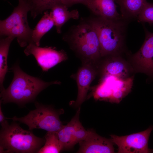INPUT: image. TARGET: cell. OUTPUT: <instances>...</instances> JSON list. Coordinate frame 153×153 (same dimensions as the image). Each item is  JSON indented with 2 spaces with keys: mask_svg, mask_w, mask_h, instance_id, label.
<instances>
[{
  "mask_svg": "<svg viewBox=\"0 0 153 153\" xmlns=\"http://www.w3.org/2000/svg\"><path fill=\"white\" fill-rule=\"evenodd\" d=\"M87 0H61L62 3L68 7L77 4H81L85 6Z\"/></svg>",
  "mask_w": 153,
  "mask_h": 153,
  "instance_id": "obj_24",
  "label": "cell"
},
{
  "mask_svg": "<svg viewBox=\"0 0 153 153\" xmlns=\"http://www.w3.org/2000/svg\"><path fill=\"white\" fill-rule=\"evenodd\" d=\"M10 69L14 73L13 80L8 88L1 91L0 101L4 104L12 102L24 106L34 101L38 94L49 86L61 83L58 81L46 82L30 76L21 69L18 63Z\"/></svg>",
  "mask_w": 153,
  "mask_h": 153,
  "instance_id": "obj_1",
  "label": "cell"
},
{
  "mask_svg": "<svg viewBox=\"0 0 153 153\" xmlns=\"http://www.w3.org/2000/svg\"><path fill=\"white\" fill-rule=\"evenodd\" d=\"M1 101H0V123L2 127L6 125L8 123L7 120V118L5 116L2 112L1 106Z\"/></svg>",
  "mask_w": 153,
  "mask_h": 153,
  "instance_id": "obj_25",
  "label": "cell"
},
{
  "mask_svg": "<svg viewBox=\"0 0 153 153\" xmlns=\"http://www.w3.org/2000/svg\"><path fill=\"white\" fill-rule=\"evenodd\" d=\"M45 143L37 153H58L63 150L57 132L47 131Z\"/></svg>",
  "mask_w": 153,
  "mask_h": 153,
  "instance_id": "obj_20",
  "label": "cell"
},
{
  "mask_svg": "<svg viewBox=\"0 0 153 153\" xmlns=\"http://www.w3.org/2000/svg\"><path fill=\"white\" fill-rule=\"evenodd\" d=\"M133 59L141 71L153 76V33L145 30L144 42Z\"/></svg>",
  "mask_w": 153,
  "mask_h": 153,
  "instance_id": "obj_12",
  "label": "cell"
},
{
  "mask_svg": "<svg viewBox=\"0 0 153 153\" xmlns=\"http://www.w3.org/2000/svg\"><path fill=\"white\" fill-rule=\"evenodd\" d=\"M63 39L83 63L96 66L101 58L99 41L97 33L86 20H82L72 26L63 37Z\"/></svg>",
  "mask_w": 153,
  "mask_h": 153,
  "instance_id": "obj_2",
  "label": "cell"
},
{
  "mask_svg": "<svg viewBox=\"0 0 153 153\" xmlns=\"http://www.w3.org/2000/svg\"><path fill=\"white\" fill-rule=\"evenodd\" d=\"M26 1L33 19L44 11L51 9L56 5L62 3L61 0H26Z\"/></svg>",
  "mask_w": 153,
  "mask_h": 153,
  "instance_id": "obj_19",
  "label": "cell"
},
{
  "mask_svg": "<svg viewBox=\"0 0 153 153\" xmlns=\"http://www.w3.org/2000/svg\"><path fill=\"white\" fill-rule=\"evenodd\" d=\"M15 38L7 36L2 38L0 41V85L1 91L5 88L3 86L5 76L8 72L7 59L9 47Z\"/></svg>",
  "mask_w": 153,
  "mask_h": 153,
  "instance_id": "obj_18",
  "label": "cell"
},
{
  "mask_svg": "<svg viewBox=\"0 0 153 153\" xmlns=\"http://www.w3.org/2000/svg\"><path fill=\"white\" fill-rule=\"evenodd\" d=\"M104 76L101 84L96 89L97 99L118 103L131 92L133 77L123 78L112 75Z\"/></svg>",
  "mask_w": 153,
  "mask_h": 153,
  "instance_id": "obj_7",
  "label": "cell"
},
{
  "mask_svg": "<svg viewBox=\"0 0 153 153\" xmlns=\"http://www.w3.org/2000/svg\"><path fill=\"white\" fill-rule=\"evenodd\" d=\"M120 7L121 16L129 21L137 18L146 0H116Z\"/></svg>",
  "mask_w": 153,
  "mask_h": 153,
  "instance_id": "obj_16",
  "label": "cell"
},
{
  "mask_svg": "<svg viewBox=\"0 0 153 153\" xmlns=\"http://www.w3.org/2000/svg\"><path fill=\"white\" fill-rule=\"evenodd\" d=\"M107 62L104 66V76L112 75L121 78H126L128 71L124 63L122 61L113 60Z\"/></svg>",
  "mask_w": 153,
  "mask_h": 153,
  "instance_id": "obj_21",
  "label": "cell"
},
{
  "mask_svg": "<svg viewBox=\"0 0 153 153\" xmlns=\"http://www.w3.org/2000/svg\"><path fill=\"white\" fill-rule=\"evenodd\" d=\"M54 26V21L47 11L33 29L32 39L33 42L37 46L40 45V40L42 37Z\"/></svg>",
  "mask_w": 153,
  "mask_h": 153,
  "instance_id": "obj_17",
  "label": "cell"
},
{
  "mask_svg": "<svg viewBox=\"0 0 153 153\" xmlns=\"http://www.w3.org/2000/svg\"><path fill=\"white\" fill-rule=\"evenodd\" d=\"M27 56L33 55L37 64L44 72H46L58 63L68 58L65 52L63 50H57L52 47H41L34 43H29L24 50Z\"/></svg>",
  "mask_w": 153,
  "mask_h": 153,
  "instance_id": "obj_9",
  "label": "cell"
},
{
  "mask_svg": "<svg viewBox=\"0 0 153 153\" xmlns=\"http://www.w3.org/2000/svg\"><path fill=\"white\" fill-rule=\"evenodd\" d=\"M24 0V1H26V0Z\"/></svg>",
  "mask_w": 153,
  "mask_h": 153,
  "instance_id": "obj_26",
  "label": "cell"
},
{
  "mask_svg": "<svg viewBox=\"0 0 153 153\" xmlns=\"http://www.w3.org/2000/svg\"><path fill=\"white\" fill-rule=\"evenodd\" d=\"M97 73L96 66L91 63H83L78 70L76 76L78 86L76 107L80 106L85 100L90 85Z\"/></svg>",
  "mask_w": 153,
  "mask_h": 153,
  "instance_id": "obj_11",
  "label": "cell"
},
{
  "mask_svg": "<svg viewBox=\"0 0 153 153\" xmlns=\"http://www.w3.org/2000/svg\"><path fill=\"white\" fill-rule=\"evenodd\" d=\"M36 109L30 111L26 115L18 118H7L13 121H18L27 125L29 130L41 129L47 131H58L63 125L60 119V115L63 113L62 109L56 110L51 106L35 102Z\"/></svg>",
  "mask_w": 153,
  "mask_h": 153,
  "instance_id": "obj_6",
  "label": "cell"
},
{
  "mask_svg": "<svg viewBox=\"0 0 153 153\" xmlns=\"http://www.w3.org/2000/svg\"><path fill=\"white\" fill-rule=\"evenodd\" d=\"M153 129L151 126L144 131L128 135L119 136L111 135L110 139L118 146V153H153V150L148 146Z\"/></svg>",
  "mask_w": 153,
  "mask_h": 153,
  "instance_id": "obj_8",
  "label": "cell"
},
{
  "mask_svg": "<svg viewBox=\"0 0 153 153\" xmlns=\"http://www.w3.org/2000/svg\"><path fill=\"white\" fill-rule=\"evenodd\" d=\"M115 0H87L85 5L94 15L105 18L117 20L121 18L118 12Z\"/></svg>",
  "mask_w": 153,
  "mask_h": 153,
  "instance_id": "obj_13",
  "label": "cell"
},
{
  "mask_svg": "<svg viewBox=\"0 0 153 153\" xmlns=\"http://www.w3.org/2000/svg\"><path fill=\"white\" fill-rule=\"evenodd\" d=\"M87 20L97 34L101 58L112 56L121 50L126 36L129 21L122 18L111 20L95 15Z\"/></svg>",
  "mask_w": 153,
  "mask_h": 153,
  "instance_id": "obj_3",
  "label": "cell"
},
{
  "mask_svg": "<svg viewBox=\"0 0 153 153\" xmlns=\"http://www.w3.org/2000/svg\"><path fill=\"white\" fill-rule=\"evenodd\" d=\"M84 140L80 141L77 153H112L114 152V143L110 139L102 137L92 130Z\"/></svg>",
  "mask_w": 153,
  "mask_h": 153,
  "instance_id": "obj_10",
  "label": "cell"
},
{
  "mask_svg": "<svg viewBox=\"0 0 153 153\" xmlns=\"http://www.w3.org/2000/svg\"><path fill=\"white\" fill-rule=\"evenodd\" d=\"M31 131L23 129L14 121L2 126L0 153H37L44 144L45 139L36 136Z\"/></svg>",
  "mask_w": 153,
  "mask_h": 153,
  "instance_id": "obj_4",
  "label": "cell"
},
{
  "mask_svg": "<svg viewBox=\"0 0 153 153\" xmlns=\"http://www.w3.org/2000/svg\"><path fill=\"white\" fill-rule=\"evenodd\" d=\"M137 19L140 22L153 24V4L146 2L139 13Z\"/></svg>",
  "mask_w": 153,
  "mask_h": 153,
  "instance_id": "obj_22",
  "label": "cell"
},
{
  "mask_svg": "<svg viewBox=\"0 0 153 153\" xmlns=\"http://www.w3.org/2000/svg\"><path fill=\"white\" fill-rule=\"evenodd\" d=\"M80 110L79 107L71 120L57 132L63 150L71 149L77 143L75 138V129L76 120L79 118Z\"/></svg>",
  "mask_w": 153,
  "mask_h": 153,
  "instance_id": "obj_15",
  "label": "cell"
},
{
  "mask_svg": "<svg viewBox=\"0 0 153 153\" xmlns=\"http://www.w3.org/2000/svg\"><path fill=\"white\" fill-rule=\"evenodd\" d=\"M68 8L62 3H60L53 7L50 13L58 33H61L62 27L69 20L71 19L77 20L79 18V14L77 9L69 11Z\"/></svg>",
  "mask_w": 153,
  "mask_h": 153,
  "instance_id": "obj_14",
  "label": "cell"
},
{
  "mask_svg": "<svg viewBox=\"0 0 153 153\" xmlns=\"http://www.w3.org/2000/svg\"><path fill=\"white\" fill-rule=\"evenodd\" d=\"M89 130H86L82 126L78 118L76 120L75 129V138L77 143L84 140L87 136Z\"/></svg>",
  "mask_w": 153,
  "mask_h": 153,
  "instance_id": "obj_23",
  "label": "cell"
},
{
  "mask_svg": "<svg viewBox=\"0 0 153 153\" xmlns=\"http://www.w3.org/2000/svg\"><path fill=\"white\" fill-rule=\"evenodd\" d=\"M18 2L11 14L0 20V35L16 38L20 46L24 47L33 42V29L30 28L27 21V14L29 11L28 4L23 0H18Z\"/></svg>",
  "mask_w": 153,
  "mask_h": 153,
  "instance_id": "obj_5",
  "label": "cell"
},
{
  "mask_svg": "<svg viewBox=\"0 0 153 153\" xmlns=\"http://www.w3.org/2000/svg\"><path fill=\"white\" fill-rule=\"evenodd\" d=\"M115 1H116V0H115Z\"/></svg>",
  "mask_w": 153,
  "mask_h": 153,
  "instance_id": "obj_27",
  "label": "cell"
}]
</instances>
